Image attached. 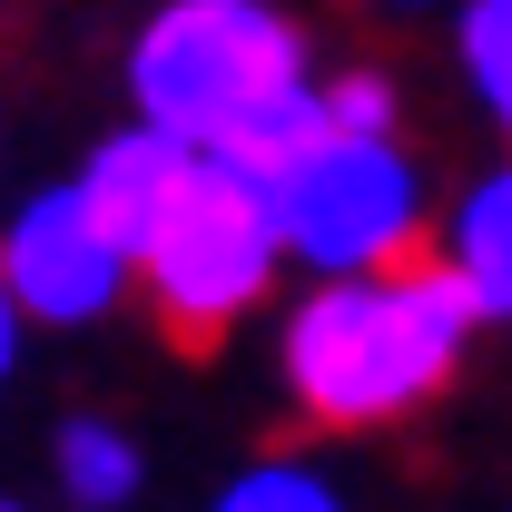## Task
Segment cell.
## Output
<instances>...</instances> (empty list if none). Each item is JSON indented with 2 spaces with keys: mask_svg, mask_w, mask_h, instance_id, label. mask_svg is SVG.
<instances>
[{
  "mask_svg": "<svg viewBox=\"0 0 512 512\" xmlns=\"http://www.w3.org/2000/svg\"><path fill=\"white\" fill-rule=\"evenodd\" d=\"M128 109L197 158L276 178L325 138V69L286 0H158L128 40Z\"/></svg>",
  "mask_w": 512,
  "mask_h": 512,
  "instance_id": "obj_1",
  "label": "cell"
},
{
  "mask_svg": "<svg viewBox=\"0 0 512 512\" xmlns=\"http://www.w3.org/2000/svg\"><path fill=\"white\" fill-rule=\"evenodd\" d=\"M483 345V306L444 256H404L375 276H306L276 316V384L325 434H384L424 414Z\"/></svg>",
  "mask_w": 512,
  "mask_h": 512,
  "instance_id": "obj_2",
  "label": "cell"
},
{
  "mask_svg": "<svg viewBox=\"0 0 512 512\" xmlns=\"http://www.w3.org/2000/svg\"><path fill=\"white\" fill-rule=\"evenodd\" d=\"M266 197H276V227H286V266H306V276L404 266V256L434 247V217H444L404 128H335V119L266 178Z\"/></svg>",
  "mask_w": 512,
  "mask_h": 512,
  "instance_id": "obj_3",
  "label": "cell"
},
{
  "mask_svg": "<svg viewBox=\"0 0 512 512\" xmlns=\"http://www.w3.org/2000/svg\"><path fill=\"white\" fill-rule=\"evenodd\" d=\"M276 276H286V227H276L266 178L227 168V158H197L178 207L138 247V296L158 306V325L178 345H217L276 296Z\"/></svg>",
  "mask_w": 512,
  "mask_h": 512,
  "instance_id": "obj_4",
  "label": "cell"
},
{
  "mask_svg": "<svg viewBox=\"0 0 512 512\" xmlns=\"http://www.w3.org/2000/svg\"><path fill=\"white\" fill-rule=\"evenodd\" d=\"M0 286L20 296L30 325H99L138 286V256L99 227V207L79 188H40L0 227Z\"/></svg>",
  "mask_w": 512,
  "mask_h": 512,
  "instance_id": "obj_5",
  "label": "cell"
},
{
  "mask_svg": "<svg viewBox=\"0 0 512 512\" xmlns=\"http://www.w3.org/2000/svg\"><path fill=\"white\" fill-rule=\"evenodd\" d=\"M188 168H197V148H188V138H168V128L128 119V128H109V138L79 158V178H69V188L89 197V207H99V227H109V237L138 256L148 237H158V217L178 207Z\"/></svg>",
  "mask_w": 512,
  "mask_h": 512,
  "instance_id": "obj_6",
  "label": "cell"
},
{
  "mask_svg": "<svg viewBox=\"0 0 512 512\" xmlns=\"http://www.w3.org/2000/svg\"><path fill=\"white\" fill-rule=\"evenodd\" d=\"M434 256L463 276L483 325H512V158H493L473 188H453V207L434 217Z\"/></svg>",
  "mask_w": 512,
  "mask_h": 512,
  "instance_id": "obj_7",
  "label": "cell"
},
{
  "mask_svg": "<svg viewBox=\"0 0 512 512\" xmlns=\"http://www.w3.org/2000/svg\"><path fill=\"white\" fill-rule=\"evenodd\" d=\"M50 483H60L69 512H128L148 493V444L119 414H69L50 434Z\"/></svg>",
  "mask_w": 512,
  "mask_h": 512,
  "instance_id": "obj_8",
  "label": "cell"
},
{
  "mask_svg": "<svg viewBox=\"0 0 512 512\" xmlns=\"http://www.w3.org/2000/svg\"><path fill=\"white\" fill-rule=\"evenodd\" d=\"M453 60H463V89L512 158V0H453Z\"/></svg>",
  "mask_w": 512,
  "mask_h": 512,
  "instance_id": "obj_9",
  "label": "cell"
},
{
  "mask_svg": "<svg viewBox=\"0 0 512 512\" xmlns=\"http://www.w3.org/2000/svg\"><path fill=\"white\" fill-rule=\"evenodd\" d=\"M207 512H355V493L325 473L316 453H256V463H237L217 483Z\"/></svg>",
  "mask_w": 512,
  "mask_h": 512,
  "instance_id": "obj_10",
  "label": "cell"
},
{
  "mask_svg": "<svg viewBox=\"0 0 512 512\" xmlns=\"http://www.w3.org/2000/svg\"><path fill=\"white\" fill-rule=\"evenodd\" d=\"M325 119L335 128H394L404 119V89H394L384 69H335V79H325Z\"/></svg>",
  "mask_w": 512,
  "mask_h": 512,
  "instance_id": "obj_11",
  "label": "cell"
},
{
  "mask_svg": "<svg viewBox=\"0 0 512 512\" xmlns=\"http://www.w3.org/2000/svg\"><path fill=\"white\" fill-rule=\"evenodd\" d=\"M20 335H30V316H20V296L0 286V384L20 375Z\"/></svg>",
  "mask_w": 512,
  "mask_h": 512,
  "instance_id": "obj_12",
  "label": "cell"
},
{
  "mask_svg": "<svg viewBox=\"0 0 512 512\" xmlns=\"http://www.w3.org/2000/svg\"><path fill=\"white\" fill-rule=\"evenodd\" d=\"M375 10H444V0H375Z\"/></svg>",
  "mask_w": 512,
  "mask_h": 512,
  "instance_id": "obj_13",
  "label": "cell"
},
{
  "mask_svg": "<svg viewBox=\"0 0 512 512\" xmlns=\"http://www.w3.org/2000/svg\"><path fill=\"white\" fill-rule=\"evenodd\" d=\"M0 512H30V503H10V493H0Z\"/></svg>",
  "mask_w": 512,
  "mask_h": 512,
  "instance_id": "obj_14",
  "label": "cell"
}]
</instances>
